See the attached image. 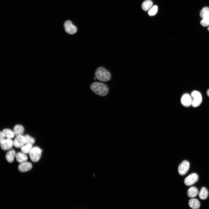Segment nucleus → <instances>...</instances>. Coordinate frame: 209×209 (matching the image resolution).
I'll return each instance as SVG.
<instances>
[{
	"mask_svg": "<svg viewBox=\"0 0 209 209\" xmlns=\"http://www.w3.org/2000/svg\"><path fill=\"white\" fill-rule=\"evenodd\" d=\"M91 90L96 94L100 96L107 95L109 92V88L105 84L100 82H95L90 86Z\"/></svg>",
	"mask_w": 209,
	"mask_h": 209,
	"instance_id": "obj_1",
	"label": "nucleus"
},
{
	"mask_svg": "<svg viewBox=\"0 0 209 209\" xmlns=\"http://www.w3.org/2000/svg\"><path fill=\"white\" fill-rule=\"evenodd\" d=\"M207 94L208 96L209 97V89H208L207 92Z\"/></svg>",
	"mask_w": 209,
	"mask_h": 209,
	"instance_id": "obj_26",
	"label": "nucleus"
},
{
	"mask_svg": "<svg viewBox=\"0 0 209 209\" xmlns=\"http://www.w3.org/2000/svg\"><path fill=\"white\" fill-rule=\"evenodd\" d=\"M198 179V176L197 174L192 173L185 178L184 182L187 186L191 185L197 182Z\"/></svg>",
	"mask_w": 209,
	"mask_h": 209,
	"instance_id": "obj_6",
	"label": "nucleus"
},
{
	"mask_svg": "<svg viewBox=\"0 0 209 209\" xmlns=\"http://www.w3.org/2000/svg\"><path fill=\"white\" fill-rule=\"evenodd\" d=\"M64 26L66 32L70 34H74L77 32L76 27L70 21H66L64 23Z\"/></svg>",
	"mask_w": 209,
	"mask_h": 209,
	"instance_id": "obj_5",
	"label": "nucleus"
},
{
	"mask_svg": "<svg viewBox=\"0 0 209 209\" xmlns=\"http://www.w3.org/2000/svg\"><path fill=\"white\" fill-rule=\"evenodd\" d=\"M190 167L189 163L187 161H183L179 166L178 171L180 175H183L186 173Z\"/></svg>",
	"mask_w": 209,
	"mask_h": 209,
	"instance_id": "obj_8",
	"label": "nucleus"
},
{
	"mask_svg": "<svg viewBox=\"0 0 209 209\" xmlns=\"http://www.w3.org/2000/svg\"><path fill=\"white\" fill-rule=\"evenodd\" d=\"M16 153L13 149L10 150L8 152L6 155V158L7 161L9 163L12 162L16 157Z\"/></svg>",
	"mask_w": 209,
	"mask_h": 209,
	"instance_id": "obj_13",
	"label": "nucleus"
},
{
	"mask_svg": "<svg viewBox=\"0 0 209 209\" xmlns=\"http://www.w3.org/2000/svg\"><path fill=\"white\" fill-rule=\"evenodd\" d=\"M42 150L38 147H33L29 154L31 161L33 162H37L40 159L42 153Z\"/></svg>",
	"mask_w": 209,
	"mask_h": 209,
	"instance_id": "obj_3",
	"label": "nucleus"
},
{
	"mask_svg": "<svg viewBox=\"0 0 209 209\" xmlns=\"http://www.w3.org/2000/svg\"><path fill=\"white\" fill-rule=\"evenodd\" d=\"M158 10V6L156 5L153 6L148 11V13L150 16H153L156 15Z\"/></svg>",
	"mask_w": 209,
	"mask_h": 209,
	"instance_id": "obj_22",
	"label": "nucleus"
},
{
	"mask_svg": "<svg viewBox=\"0 0 209 209\" xmlns=\"http://www.w3.org/2000/svg\"><path fill=\"white\" fill-rule=\"evenodd\" d=\"M33 147L32 144H26L21 148V149L23 153L26 154H29Z\"/></svg>",
	"mask_w": 209,
	"mask_h": 209,
	"instance_id": "obj_21",
	"label": "nucleus"
},
{
	"mask_svg": "<svg viewBox=\"0 0 209 209\" xmlns=\"http://www.w3.org/2000/svg\"><path fill=\"white\" fill-rule=\"evenodd\" d=\"M5 136L3 133L2 131H1L0 133V141L4 140L5 138Z\"/></svg>",
	"mask_w": 209,
	"mask_h": 209,
	"instance_id": "obj_25",
	"label": "nucleus"
},
{
	"mask_svg": "<svg viewBox=\"0 0 209 209\" xmlns=\"http://www.w3.org/2000/svg\"><path fill=\"white\" fill-rule=\"evenodd\" d=\"M192 99V105L193 107L199 106L202 101V97L201 93L199 91L194 90L191 93Z\"/></svg>",
	"mask_w": 209,
	"mask_h": 209,
	"instance_id": "obj_4",
	"label": "nucleus"
},
{
	"mask_svg": "<svg viewBox=\"0 0 209 209\" xmlns=\"http://www.w3.org/2000/svg\"><path fill=\"white\" fill-rule=\"evenodd\" d=\"M153 3L151 0H146L144 1L141 6L142 9L145 11H148L152 6Z\"/></svg>",
	"mask_w": 209,
	"mask_h": 209,
	"instance_id": "obj_17",
	"label": "nucleus"
},
{
	"mask_svg": "<svg viewBox=\"0 0 209 209\" xmlns=\"http://www.w3.org/2000/svg\"><path fill=\"white\" fill-rule=\"evenodd\" d=\"M26 139V144H29L33 145L35 141V139L28 135H26L24 136Z\"/></svg>",
	"mask_w": 209,
	"mask_h": 209,
	"instance_id": "obj_23",
	"label": "nucleus"
},
{
	"mask_svg": "<svg viewBox=\"0 0 209 209\" xmlns=\"http://www.w3.org/2000/svg\"><path fill=\"white\" fill-rule=\"evenodd\" d=\"M15 158L17 161L20 163L26 161L28 159V157L26 154L22 152L17 153Z\"/></svg>",
	"mask_w": 209,
	"mask_h": 209,
	"instance_id": "obj_12",
	"label": "nucleus"
},
{
	"mask_svg": "<svg viewBox=\"0 0 209 209\" xmlns=\"http://www.w3.org/2000/svg\"><path fill=\"white\" fill-rule=\"evenodd\" d=\"M198 191L195 187L193 186L190 188L188 190L187 194L188 196L190 198L196 196L198 194Z\"/></svg>",
	"mask_w": 209,
	"mask_h": 209,
	"instance_id": "obj_18",
	"label": "nucleus"
},
{
	"mask_svg": "<svg viewBox=\"0 0 209 209\" xmlns=\"http://www.w3.org/2000/svg\"><path fill=\"white\" fill-rule=\"evenodd\" d=\"M24 127L20 125H15L13 129L14 134L16 136L22 135L24 133Z\"/></svg>",
	"mask_w": 209,
	"mask_h": 209,
	"instance_id": "obj_14",
	"label": "nucleus"
},
{
	"mask_svg": "<svg viewBox=\"0 0 209 209\" xmlns=\"http://www.w3.org/2000/svg\"><path fill=\"white\" fill-rule=\"evenodd\" d=\"M208 190L205 187H203L201 189L199 195V198L202 200H205L208 197Z\"/></svg>",
	"mask_w": 209,
	"mask_h": 209,
	"instance_id": "obj_19",
	"label": "nucleus"
},
{
	"mask_svg": "<svg viewBox=\"0 0 209 209\" xmlns=\"http://www.w3.org/2000/svg\"><path fill=\"white\" fill-rule=\"evenodd\" d=\"M208 30L209 31V27L208 28Z\"/></svg>",
	"mask_w": 209,
	"mask_h": 209,
	"instance_id": "obj_27",
	"label": "nucleus"
},
{
	"mask_svg": "<svg viewBox=\"0 0 209 209\" xmlns=\"http://www.w3.org/2000/svg\"><path fill=\"white\" fill-rule=\"evenodd\" d=\"M182 104L185 107H188L192 104L191 96L188 93H185L182 96L181 99Z\"/></svg>",
	"mask_w": 209,
	"mask_h": 209,
	"instance_id": "obj_10",
	"label": "nucleus"
},
{
	"mask_svg": "<svg viewBox=\"0 0 209 209\" xmlns=\"http://www.w3.org/2000/svg\"><path fill=\"white\" fill-rule=\"evenodd\" d=\"M188 204L190 207L193 209H199L200 206V202L196 199L193 198L190 199Z\"/></svg>",
	"mask_w": 209,
	"mask_h": 209,
	"instance_id": "obj_15",
	"label": "nucleus"
},
{
	"mask_svg": "<svg viewBox=\"0 0 209 209\" xmlns=\"http://www.w3.org/2000/svg\"><path fill=\"white\" fill-rule=\"evenodd\" d=\"M2 132L5 137L7 138H13L15 135L13 131L9 129H5Z\"/></svg>",
	"mask_w": 209,
	"mask_h": 209,
	"instance_id": "obj_20",
	"label": "nucleus"
},
{
	"mask_svg": "<svg viewBox=\"0 0 209 209\" xmlns=\"http://www.w3.org/2000/svg\"><path fill=\"white\" fill-rule=\"evenodd\" d=\"M13 142L14 145L15 147L21 148L26 144L25 137L22 135L17 136Z\"/></svg>",
	"mask_w": 209,
	"mask_h": 209,
	"instance_id": "obj_7",
	"label": "nucleus"
},
{
	"mask_svg": "<svg viewBox=\"0 0 209 209\" xmlns=\"http://www.w3.org/2000/svg\"><path fill=\"white\" fill-rule=\"evenodd\" d=\"M1 148L3 150H6L12 148L13 145V142L11 138H7L0 141Z\"/></svg>",
	"mask_w": 209,
	"mask_h": 209,
	"instance_id": "obj_9",
	"label": "nucleus"
},
{
	"mask_svg": "<svg viewBox=\"0 0 209 209\" xmlns=\"http://www.w3.org/2000/svg\"><path fill=\"white\" fill-rule=\"evenodd\" d=\"M208 11H209V8L208 7H205L203 8L201 10L200 13V15L201 17L202 18L204 14Z\"/></svg>",
	"mask_w": 209,
	"mask_h": 209,
	"instance_id": "obj_24",
	"label": "nucleus"
},
{
	"mask_svg": "<svg viewBox=\"0 0 209 209\" xmlns=\"http://www.w3.org/2000/svg\"><path fill=\"white\" fill-rule=\"evenodd\" d=\"M203 19L200 21L201 24L206 27L209 25V11L205 13L202 17Z\"/></svg>",
	"mask_w": 209,
	"mask_h": 209,
	"instance_id": "obj_16",
	"label": "nucleus"
},
{
	"mask_svg": "<svg viewBox=\"0 0 209 209\" xmlns=\"http://www.w3.org/2000/svg\"><path fill=\"white\" fill-rule=\"evenodd\" d=\"M32 167V165L30 162L26 161L20 163L18 167L19 170L21 172H25L30 170Z\"/></svg>",
	"mask_w": 209,
	"mask_h": 209,
	"instance_id": "obj_11",
	"label": "nucleus"
},
{
	"mask_svg": "<svg viewBox=\"0 0 209 209\" xmlns=\"http://www.w3.org/2000/svg\"><path fill=\"white\" fill-rule=\"evenodd\" d=\"M95 76L96 78L102 82L108 81L111 78L110 72L102 67H99L96 69Z\"/></svg>",
	"mask_w": 209,
	"mask_h": 209,
	"instance_id": "obj_2",
	"label": "nucleus"
}]
</instances>
